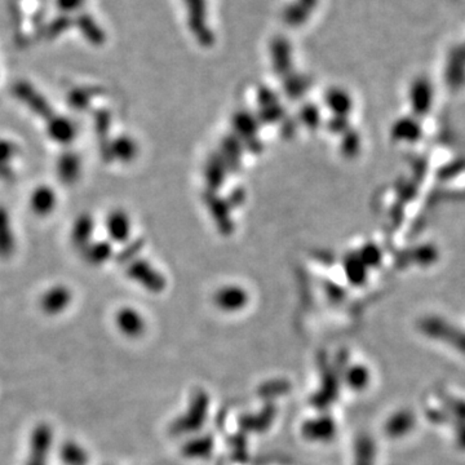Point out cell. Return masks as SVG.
Wrapping results in <instances>:
<instances>
[{
    "label": "cell",
    "mask_w": 465,
    "mask_h": 465,
    "mask_svg": "<svg viewBox=\"0 0 465 465\" xmlns=\"http://www.w3.org/2000/svg\"><path fill=\"white\" fill-rule=\"evenodd\" d=\"M118 326L126 335L137 336L142 330V322L137 314L124 310L118 315Z\"/></svg>",
    "instance_id": "cell-1"
},
{
    "label": "cell",
    "mask_w": 465,
    "mask_h": 465,
    "mask_svg": "<svg viewBox=\"0 0 465 465\" xmlns=\"http://www.w3.org/2000/svg\"><path fill=\"white\" fill-rule=\"evenodd\" d=\"M69 303V293L63 290H54L48 293L43 300V308L48 313H57Z\"/></svg>",
    "instance_id": "cell-2"
},
{
    "label": "cell",
    "mask_w": 465,
    "mask_h": 465,
    "mask_svg": "<svg viewBox=\"0 0 465 465\" xmlns=\"http://www.w3.org/2000/svg\"><path fill=\"white\" fill-rule=\"evenodd\" d=\"M79 25H80L82 32L86 34V36L89 41L101 42L104 39L101 29L98 27V25L95 22V20H92L89 16H86V14L80 16L79 17Z\"/></svg>",
    "instance_id": "cell-3"
},
{
    "label": "cell",
    "mask_w": 465,
    "mask_h": 465,
    "mask_svg": "<svg viewBox=\"0 0 465 465\" xmlns=\"http://www.w3.org/2000/svg\"><path fill=\"white\" fill-rule=\"evenodd\" d=\"M63 457L70 465H84L87 460L86 453L76 444L66 446Z\"/></svg>",
    "instance_id": "cell-4"
},
{
    "label": "cell",
    "mask_w": 465,
    "mask_h": 465,
    "mask_svg": "<svg viewBox=\"0 0 465 465\" xmlns=\"http://www.w3.org/2000/svg\"><path fill=\"white\" fill-rule=\"evenodd\" d=\"M84 0H57V7L63 12L76 11L82 7Z\"/></svg>",
    "instance_id": "cell-5"
},
{
    "label": "cell",
    "mask_w": 465,
    "mask_h": 465,
    "mask_svg": "<svg viewBox=\"0 0 465 465\" xmlns=\"http://www.w3.org/2000/svg\"><path fill=\"white\" fill-rule=\"evenodd\" d=\"M67 21H69V19L65 17V16L56 19L54 23L51 25V27H49V34L51 35H56V34L61 33L63 30H65L66 26H67Z\"/></svg>",
    "instance_id": "cell-6"
}]
</instances>
